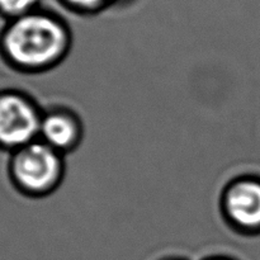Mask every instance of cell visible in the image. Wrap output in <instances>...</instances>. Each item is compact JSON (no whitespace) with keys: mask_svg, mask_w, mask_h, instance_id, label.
<instances>
[{"mask_svg":"<svg viewBox=\"0 0 260 260\" xmlns=\"http://www.w3.org/2000/svg\"><path fill=\"white\" fill-rule=\"evenodd\" d=\"M0 46L14 68L41 73L57 66L68 56L71 33L62 19L35 10L12 19L3 32Z\"/></svg>","mask_w":260,"mask_h":260,"instance_id":"obj_1","label":"cell"},{"mask_svg":"<svg viewBox=\"0 0 260 260\" xmlns=\"http://www.w3.org/2000/svg\"><path fill=\"white\" fill-rule=\"evenodd\" d=\"M40 139L15 150L10 160V177L15 187L32 197L55 192L65 175V160Z\"/></svg>","mask_w":260,"mask_h":260,"instance_id":"obj_2","label":"cell"},{"mask_svg":"<svg viewBox=\"0 0 260 260\" xmlns=\"http://www.w3.org/2000/svg\"><path fill=\"white\" fill-rule=\"evenodd\" d=\"M42 114L29 96L13 90L0 93V146L15 151L38 140Z\"/></svg>","mask_w":260,"mask_h":260,"instance_id":"obj_3","label":"cell"},{"mask_svg":"<svg viewBox=\"0 0 260 260\" xmlns=\"http://www.w3.org/2000/svg\"><path fill=\"white\" fill-rule=\"evenodd\" d=\"M221 210L231 228L260 238V175H243L229 183L221 197Z\"/></svg>","mask_w":260,"mask_h":260,"instance_id":"obj_4","label":"cell"},{"mask_svg":"<svg viewBox=\"0 0 260 260\" xmlns=\"http://www.w3.org/2000/svg\"><path fill=\"white\" fill-rule=\"evenodd\" d=\"M38 139L62 155L69 154L83 139V124L74 112L53 108L42 114Z\"/></svg>","mask_w":260,"mask_h":260,"instance_id":"obj_5","label":"cell"},{"mask_svg":"<svg viewBox=\"0 0 260 260\" xmlns=\"http://www.w3.org/2000/svg\"><path fill=\"white\" fill-rule=\"evenodd\" d=\"M38 2L40 0H0V13L15 19L35 12Z\"/></svg>","mask_w":260,"mask_h":260,"instance_id":"obj_6","label":"cell"},{"mask_svg":"<svg viewBox=\"0 0 260 260\" xmlns=\"http://www.w3.org/2000/svg\"><path fill=\"white\" fill-rule=\"evenodd\" d=\"M126 0H62L63 4L79 13H95L104 9L109 4Z\"/></svg>","mask_w":260,"mask_h":260,"instance_id":"obj_7","label":"cell"},{"mask_svg":"<svg viewBox=\"0 0 260 260\" xmlns=\"http://www.w3.org/2000/svg\"><path fill=\"white\" fill-rule=\"evenodd\" d=\"M211 260H228V259H222V258H218V259H211Z\"/></svg>","mask_w":260,"mask_h":260,"instance_id":"obj_8","label":"cell"}]
</instances>
